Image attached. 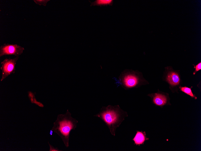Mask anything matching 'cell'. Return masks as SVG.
I'll list each match as a JSON object with an SVG mask.
<instances>
[{
    "label": "cell",
    "instance_id": "1",
    "mask_svg": "<svg viewBox=\"0 0 201 151\" xmlns=\"http://www.w3.org/2000/svg\"><path fill=\"white\" fill-rule=\"evenodd\" d=\"M78 122V121L72 117L71 114L67 110L65 114L58 115L53 123L51 129L60 137L66 148L69 146L70 132L75 129Z\"/></svg>",
    "mask_w": 201,
    "mask_h": 151
},
{
    "label": "cell",
    "instance_id": "2",
    "mask_svg": "<svg viewBox=\"0 0 201 151\" xmlns=\"http://www.w3.org/2000/svg\"><path fill=\"white\" fill-rule=\"evenodd\" d=\"M99 114L95 115L101 118L107 125L112 134L113 128L118 119L117 112L113 108L109 106L104 109Z\"/></svg>",
    "mask_w": 201,
    "mask_h": 151
},
{
    "label": "cell",
    "instance_id": "3",
    "mask_svg": "<svg viewBox=\"0 0 201 151\" xmlns=\"http://www.w3.org/2000/svg\"><path fill=\"white\" fill-rule=\"evenodd\" d=\"M19 58L16 56L14 58H6L1 62L0 69L2 71V77L1 81L4 80L12 74H14L15 71V65Z\"/></svg>",
    "mask_w": 201,
    "mask_h": 151
},
{
    "label": "cell",
    "instance_id": "4",
    "mask_svg": "<svg viewBox=\"0 0 201 151\" xmlns=\"http://www.w3.org/2000/svg\"><path fill=\"white\" fill-rule=\"evenodd\" d=\"M24 50V48L17 44L5 43L0 47V57L5 55L19 56Z\"/></svg>",
    "mask_w": 201,
    "mask_h": 151
},
{
    "label": "cell",
    "instance_id": "5",
    "mask_svg": "<svg viewBox=\"0 0 201 151\" xmlns=\"http://www.w3.org/2000/svg\"><path fill=\"white\" fill-rule=\"evenodd\" d=\"M123 85L126 87L131 88L136 86L138 83V79L135 75L129 72L125 71L120 77Z\"/></svg>",
    "mask_w": 201,
    "mask_h": 151
},
{
    "label": "cell",
    "instance_id": "6",
    "mask_svg": "<svg viewBox=\"0 0 201 151\" xmlns=\"http://www.w3.org/2000/svg\"><path fill=\"white\" fill-rule=\"evenodd\" d=\"M167 80L169 83L172 86H175L179 84L180 79L177 73L174 72H170L168 74Z\"/></svg>",
    "mask_w": 201,
    "mask_h": 151
},
{
    "label": "cell",
    "instance_id": "7",
    "mask_svg": "<svg viewBox=\"0 0 201 151\" xmlns=\"http://www.w3.org/2000/svg\"><path fill=\"white\" fill-rule=\"evenodd\" d=\"M166 101V98L165 96L159 94H156L153 99L154 102L158 105H164Z\"/></svg>",
    "mask_w": 201,
    "mask_h": 151
},
{
    "label": "cell",
    "instance_id": "8",
    "mask_svg": "<svg viewBox=\"0 0 201 151\" xmlns=\"http://www.w3.org/2000/svg\"><path fill=\"white\" fill-rule=\"evenodd\" d=\"M145 137L141 132L138 131L133 139L135 143L137 145L142 144L145 140Z\"/></svg>",
    "mask_w": 201,
    "mask_h": 151
},
{
    "label": "cell",
    "instance_id": "9",
    "mask_svg": "<svg viewBox=\"0 0 201 151\" xmlns=\"http://www.w3.org/2000/svg\"><path fill=\"white\" fill-rule=\"evenodd\" d=\"M113 2V0H97L91 3V5L104 6L107 5H112Z\"/></svg>",
    "mask_w": 201,
    "mask_h": 151
},
{
    "label": "cell",
    "instance_id": "10",
    "mask_svg": "<svg viewBox=\"0 0 201 151\" xmlns=\"http://www.w3.org/2000/svg\"><path fill=\"white\" fill-rule=\"evenodd\" d=\"M181 89L182 91L189 95L191 97H194V95L192 93L190 88L186 87H181Z\"/></svg>",
    "mask_w": 201,
    "mask_h": 151
},
{
    "label": "cell",
    "instance_id": "11",
    "mask_svg": "<svg viewBox=\"0 0 201 151\" xmlns=\"http://www.w3.org/2000/svg\"><path fill=\"white\" fill-rule=\"evenodd\" d=\"M49 0H34V2L37 4L40 5L46 6L47 2Z\"/></svg>",
    "mask_w": 201,
    "mask_h": 151
},
{
    "label": "cell",
    "instance_id": "12",
    "mask_svg": "<svg viewBox=\"0 0 201 151\" xmlns=\"http://www.w3.org/2000/svg\"><path fill=\"white\" fill-rule=\"evenodd\" d=\"M48 144L50 147L49 151H61L62 150H60L58 149L57 148H54V146L51 145L49 142H48Z\"/></svg>",
    "mask_w": 201,
    "mask_h": 151
},
{
    "label": "cell",
    "instance_id": "13",
    "mask_svg": "<svg viewBox=\"0 0 201 151\" xmlns=\"http://www.w3.org/2000/svg\"><path fill=\"white\" fill-rule=\"evenodd\" d=\"M195 68V71H197L201 69V62L199 63L197 65L194 66Z\"/></svg>",
    "mask_w": 201,
    "mask_h": 151
},
{
    "label": "cell",
    "instance_id": "14",
    "mask_svg": "<svg viewBox=\"0 0 201 151\" xmlns=\"http://www.w3.org/2000/svg\"><path fill=\"white\" fill-rule=\"evenodd\" d=\"M53 131H52V130L51 129L50 131V135L51 136L53 134Z\"/></svg>",
    "mask_w": 201,
    "mask_h": 151
}]
</instances>
